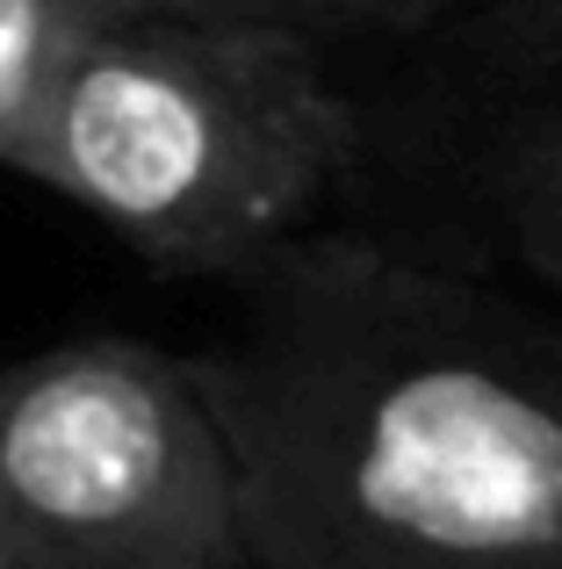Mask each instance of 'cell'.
<instances>
[{
  "instance_id": "5",
  "label": "cell",
  "mask_w": 562,
  "mask_h": 569,
  "mask_svg": "<svg viewBox=\"0 0 562 569\" xmlns=\"http://www.w3.org/2000/svg\"><path fill=\"white\" fill-rule=\"evenodd\" d=\"M491 188H498V217H505L520 260L549 289H562V123L512 138L491 167Z\"/></svg>"
},
{
  "instance_id": "2",
  "label": "cell",
  "mask_w": 562,
  "mask_h": 569,
  "mask_svg": "<svg viewBox=\"0 0 562 569\" xmlns=\"http://www.w3.org/2000/svg\"><path fill=\"white\" fill-rule=\"evenodd\" d=\"M361 123L295 29L109 14L66 58L14 173L159 274L245 281L310 238Z\"/></svg>"
},
{
  "instance_id": "6",
  "label": "cell",
  "mask_w": 562,
  "mask_h": 569,
  "mask_svg": "<svg viewBox=\"0 0 562 569\" xmlns=\"http://www.w3.org/2000/svg\"><path fill=\"white\" fill-rule=\"evenodd\" d=\"M123 14H188V22H253V29H295L310 37L318 22H368L419 0H116Z\"/></svg>"
},
{
  "instance_id": "3",
  "label": "cell",
  "mask_w": 562,
  "mask_h": 569,
  "mask_svg": "<svg viewBox=\"0 0 562 569\" xmlns=\"http://www.w3.org/2000/svg\"><path fill=\"white\" fill-rule=\"evenodd\" d=\"M0 569H253L195 353L87 332L0 368Z\"/></svg>"
},
{
  "instance_id": "4",
  "label": "cell",
  "mask_w": 562,
  "mask_h": 569,
  "mask_svg": "<svg viewBox=\"0 0 562 569\" xmlns=\"http://www.w3.org/2000/svg\"><path fill=\"white\" fill-rule=\"evenodd\" d=\"M123 14L116 0H0V167H22L29 130L87 29Z\"/></svg>"
},
{
  "instance_id": "1",
  "label": "cell",
  "mask_w": 562,
  "mask_h": 569,
  "mask_svg": "<svg viewBox=\"0 0 562 569\" xmlns=\"http://www.w3.org/2000/svg\"><path fill=\"white\" fill-rule=\"evenodd\" d=\"M195 376L253 569H562V318L419 246L310 231Z\"/></svg>"
}]
</instances>
